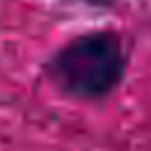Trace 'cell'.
Here are the masks:
<instances>
[{
  "mask_svg": "<svg viewBox=\"0 0 151 151\" xmlns=\"http://www.w3.org/2000/svg\"><path fill=\"white\" fill-rule=\"evenodd\" d=\"M127 45L118 31L99 28L73 35L45 64V78L61 94L97 101L120 87L127 73Z\"/></svg>",
  "mask_w": 151,
  "mask_h": 151,
  "instance_id": "obj_1",
  "label": "cell"
},
{
  "mask_svg": "<svg viewBox=\"0 0 151 151\" xmlns=\"http://www.w3.org/2000/svg\"><path fill=\"white\" fill-rule=\"evenodd\" d=\"M78 2H85L90 7H113L118 0H78Z\"/></svg>",
  "mask_w": 151,
  "mask_h": 151,
  "instance_id": "obj_2",
  "label": "cell"
}]
</instances>
